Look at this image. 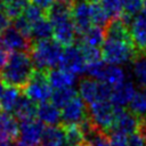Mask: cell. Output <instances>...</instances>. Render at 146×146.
<instances>
[{"label": "cell", "instance_id": "obj_18", "mask_svg": "<svg viewBox=\"0 0 146 146\" xmlns=\"http://www.w3.org/2000/svg\"><path fill=\"white\" fill-rule=\"evenodd\" d=\"M47 80L52 89L73 87L75 83V74L64 70V68H50L47 71Z\"/></svg>", "mask_w": 146, "mask_h": 146}, {"label": "cell", "instance_id": "obj_48", "mask_svg": "<svg viewBox=\"0 0 146 146\" xmlns=\"http://www.w3.org/2000/svg\"><path fill=\"white\" fill-rule=\"evenodd\" d=\"M88 1H94V0H88Z\"/></svg>", "mask_w": 146, "mask_h": 146}, {"label": "cell", "instance_id": "obj_5", "mask_svg": "<svg viewBox=\"0 0 146 146\" xmlns=\"http://www.w3.org/2000/svg\"><path fill=\"white\" fill-rule=\"evenodd\" d=\"M115 111L116 107L110 100H96L89 104L88 117L96 128L107 132L113 123Z\"/></svg>", "mask_w": 146, "mask_h": 146}, {"label": "cell", "instance_id": "obj_33", "mask_svg": "<svg viewBox=\"0 0 146 146\" xmlns=\"http://www.w3.org/2000/svg\"><path fill=\"white\" fill-rule=\"evenodd\" d=\"M80 50L82 52V56L87 64L94 63L102 60V50L99 47H94V46H88V44H82L80 46Z\"/></svg>", "mask_w": 146, "mask_h": 146}, {"label": "cell", "instance_id": "obj_21", "mask_svg": "<svg viewBox=\"0 0 146 146\" xmlns=\"http://www.w3.org/2000/svg\"><path fill=\"white\" fill-rule=\"evenodd\" d=\"M36 103L31 100L27 96L21 95L16 102V105L13 108L14 115L17 120H26L36 116Z\"/></svg>", "mask_w": 146, "mask_h": 146}, {"label": "cell", "instance_id": "obj_19", "mask_svg": "<svg viewBox=\"0 0 146 146\" xmlns=\"http://www.w3.org/2000/svg\"><path fill=\"white\" fill-rule=\"evenodd\" d=\"M36 117L47 125H55L62 121V113L55 104L43 102L36 106Z\"/></svg>", "mask_w": 146, "mask_h": 146}, {"label": "cell", "instance_id": "obj_1", "mask_svg": "<svg viewBox=\"0 0 146 146\" xmlns=\"http://www.w3.org/2000/svg\"><path fill=\"white\" fill-rule=\"evenodd\" d=\"M34 70L31 55L27 51H11L0 70V76L5 84L23 89L32 78Z\"/></svg>", "mask_w": 146, "mask_h": 146}, {"label": "cell", "instance_id": "obj_16", "mask_svg": "<svg viewBox=\"0 0 146 146\" xmlns=\"http://www.w3.org/2000/svg\"><path fill=\"white\" fill-rule=\"evenodd\" d=\"M18 136V121L10 112H0V143H11Z\"/></svg>", "mask_w": 146, "mask_h": 146}, {"label": "cell", "instance_id": "obj_26", "mask_svg": "<svg viewBox=\"0 0 146 146\" xmlns=\"http://www.w3.org/2000/svg\"><path fill=\"white\" fill-rule=\"evenodd\" d=\"M29 3L30 0H1L0 7L7 13V15L11 19H15L19 15H22Z\"/></svg>", "mask_w": 146, "mask_h": 146}, {"label": "cell", "instance_id": "obj_3", "mask_svg": "<svg viewBox=\"0 0 146 146\" xmlns=\"http://www.w3.org/2000/svg\"><path fill=\"white\" fill-rule=\"evenodd\" d=\"M102 59L105 63L121 65L133 60L138 55L131 41L105 39L102 44Z\"/></svg>", "mask_w": 146, "mask_h": 146}, {"label": "cell", "instance_id": "obj_24", "mask_svg": "<svg viewBox=\"0 0 146 146\" xmlns=\"http://www.w3.org/2000/svg\"><path fill=\"white\" fill-rule=\"evenodd\" d=\"M75 96H76V90L73 87H65V88L55 89L51 92L50 99L52 104H55L58 108H62Z\"/></svg>", "mask_w": 146, "mask_h": 146}, {"label": "cell", "instance_id": "obj_37", "mask_svg": "<svg viewBox=\"0 0 146 146\" xmlns=\"http://www.w3.org/2000/svg\"><path fill=\"white\" fill-rule=\"evenodd\" d=\"M108 141L110 146H129L128 145V135L119 131H108Z\"/></svg>", "mask_w": 146, "mask_h": 146}, {"label": "cell", "instance_id": "obj_47", "mask_svg": "<svg viewBox=\"0 0 146 146\" xmlns=\"http://www.w3.org/2000/svg\"><path fill=\"white\" fill-rule=\"evenodd\" d=\"M1 108H2V107H1V103H0V112H1Z\"/></svg>", "mask_w": 146, "mask_h": 146}, {"label": "cell", "instance_id": "obj_49", "mask_svg": "<svg viewBox=\"0 0 146 146\" xmlns=\"http://www.w3.org/2000/svg\"><path fill=\"white\" fill-rule=\"evenodd\" d=\"M0 2H1V0H0Z\"/></svg>", "mask_w": 146, "mask_h": 146}, {"label": "cell", "instance_id": "obj_2", "mask_svg": "<svg viewBox=\"0 0 146 146\" xmlns=\"http://www.w3.org/2000/svg\"><path fill=\"white\" fill-rule=\"evenodd\" d=\"M63 46L55 39H46L32 43L30 55L35 70L48 71L59 65L63 55Z\"/></svg>", "mask_w": 146, "mask_h": 146}, {"label": "cell", "instance_id": "obj_32", "mask_svg": "<svg viewBox=\"0 0 146 146\" xmlns=\"http://www.w3.org/2000/svg\"><path fill=\"white\" fill-rule=\"evenodd\" d=\"M105 11L107 13L108 17L112 18H119L123 14V7L121 0H98Z\"/></svg>", "mask_w": 146, "mask_h": 146}, {"label": "cell", "instance_id": "obj_6", "mask_svg": "<svg viewBox=\"0 0 146 146\" xmlns=\"http://www.w3.org/2000/svg\"><path fill=\"white\" fill-rule=\"evenodd\" d=\"M111 91L112 86L92 78L82 79L79 83V94L86 104H91L96 100H110Z\"/></svg>", "mask_w": 146, "mask_h": 146}, {"label": "cell", "instance_id": "obj_45", "mask_svg": "<svg viewBox=\"0 0 146 146\" xmlns=\"http://www.w3.org/2000/svg\"><path fill=\"white\" fill-rule=\"evenodd\" d=\"M0 146H10V143H0Z\"/></svg>", "mask_w": 146, "mask_h": 146}, {"label": "cell", "instance_id": "obj_10", "mask_svg": "<svg viewBox=\"0 0 146 146\" xmlns=\"http://www.w3.org/2000/svg\"><path fill=\"white\" fill-rule=\"evenodd\" d=\"M62 108V122L64 125L80 124L88 117V108L86 107V103L79 96H75Z\"/></svg>", "mask_w": 146, "mask_h": 146}, {"label": "cell", "instance_id": "obj_9", "mask_svg": "<svg viewBox=\"0 0 146 146\" xmlns=\"http://www.w3.org/2000/svg\"><path fill=\"white\" fill-rule=\"evenodd\" d=\"M129 31L137 54L146 55V8L133 17Z\"/></svg>", "mask_w": 146, "mask_h": 146}, {"label": "cell", "instance_id": "obj_39", "mask_svg": "<svg viewBox=\"0 0 146 146\" xmlns=\"http://www.w3.org/2000/svg\"><path fill=\"white\" fill-rule=\"evenodd\" d=\"M10 22H11V18L0 7V32H2L3 30H6L7 27H9L10 26Z\"/></svg>", "mask_w": 146, "mask_h": 146}, {"label": "cell", "instance_id": "obj_36", "mask_svg": "<svg viewBox=\"0 0 146 146\" xmlns=\"http://www.w3.org/2000/svg\"><path fill=\"white\" fill-rule=\"evenodd\" d=\"M13 21H14V27L16 30H18L25 36L30 38V33H31V29H32V23L23 14L19 15L18 17H16Z\"/></svg>", "mask_w": 146, "mask_h": 146}, {"label": "cell", "instance_id": "obj_23", "mask_svg": "<svg viewBox=\"0 0 146 146\" xmlns=\"http://www.w3.org/2000/svg\"><path fill=\"white\" fill-rule=\"evenodd\" d=\"M80 35L82 44L99 47L105 40V29L99 25H90Z\"/></svg>", "mask_w": 146, "mask_h": 146}, {"label": "cell", "instance_id": "obj_44", "mask_svg": "<svg viewBox=\"0 0 146 146\" xmlns=\"http://www.w3.org/2000/svg\"><path fill=\"white\" fill-rule=\"evenodd\" d=\"M75 146H89V145H88V143L83 141V143H81V144H78V145H75Z\"/></svg>", "mask_w": 146, "mask_h": 146}, {"label": "cell", "instance_id": "obj_12", "mask_svg": "<svg viewBox=\"0 0 146 146\" xmlns=\"http://www.w3.org/2000/svg\"><path fill=\"white\" fill-rule=\"evenodd\" d=\"M43 129V123L35 117L22 120L18 123V135L21 140L32 146H39Z\"/></svg>", "mask_w": 146, "mask_h": 146}, {"label": "cell", "instance_id": "obj_41", "mask_svg": "<svg viewBox=\"0 0 146 146\" xmlns=\"http://www.w3.org/2000/svg\"><path fill=\"white\" fill-rule=\"evenodd\" d=\"M8 56H9V54H8V50L5 48V46L0 42V70L2 68V66L6 64V62H7V59H8Z\"/></svg>", "mask_w": 146, "mask_h": 146}, {"label": "cell", "instance_id": "obj_20", "mask_svg": "<svg viewBox=\"0 0 146 146\" xmlns=\"http://www.w3.org/2000/svg\"><path fill=\"white\" fill-rule=\"evenodd\" d=\"M104 29H105V39L107 38V39L131 41L129 26L122 21L121 17L110 19V22Z\"/></svg>", "mask_w": 146, "mask_h": 146}, {"label": "cell", "instance_id": "obj_30", "mask_svg": "<svg viewBox=\"0 0 146 146\" xmlns=\"http://www.w3.org/2000/svg\"><path fill=\"white\" fill-rule=\"evenodd\" d=\"M64 128H65V133H66L67 146H75L78 144H81V143L86 141L83 132H82L81 128L79 127V124L64 125Z\"/></svg>", "mask_w": 146, "mask_h": 146}, {"label": "cell", "instance_id": "obj_8", "mask_svg": "<svg viewBox=\"0 0 146 146\" xmlns=\"http://www.w3.org/2000/svg\"><path fill=\"white\" fill-rule=\"evenodd\" d=\"M140 116L136 115L130 110H124L123 107H116L115 116L112 125L107 131H119L125 135H130L139 129Z\"/></svg>", "mask_w": 146, "mask_h": 146}, {"label": "cell", "instance_id": "obj_4", "mask_svg": "<svg viewBox=\"0 0 146 146\" xmlns=\"http://www.w3.org/2000/svg\"><path fill=\"white\" fill-rule=\"evenodd\" d=\"M24 95L34 103H43L50 99L52 88L47 80V71L34 70L30 81L23 88Z\"/></svg>", "mask_w": 146, "mask_h": 146}, {"label": "cell", "instance_id": "obj_28", "mask_svg": "<svg viewBox=\"0 0 146 146\" xmlns=\"http://www.w3.org/2000/svg\"><path fill=\"white\" fill-rule=\"evenodd\" d=\"M133 74L138 83L146 89V55H137L133 58Z\"/></svg>", "mask_w": 146, "mask_h": 146}, {"label": "cell", "instance_id": "obj_34", "mask_svg": "<svg viewBox=\"0 0 146 146\" xmlns=\"http://www.w3.org/2000/svg\"><path fill=\"white\" fill-rule=\"evenodd\" d=\"M123 7V14L129 17H135L138 13L141 11L143 0H121Z\"/></svg>", "mask_w": 146, "mask_h": 146}, {"label": "cell", "instance_id": "obj_27", "mask_svg": "<svg viewBox=\"0 0 146 146\" xmlns=\"http://www.w3.org/2000/svg\"><path fill=\"white\" fill-rule=\"evenodd\" d=\"M90 14H91V23L94 25H99L105 27L111 19L98 0L90 1Z\"/></svg>", "mask_w": 146, "mask_h": 146}, {"label": "cell", "instance_id": "obj_13", "mask_svg": "<svg viewBox=\"0 0 146 146\" xmlns=\"http://www.w3.org/2000/svg\"><path fill=\"white\" fill-rule=\"evenodd\" d=\"M72 21L75 25L78 34L86 31L91 23L90 1L88 0H73L72 2Z\"/></svg>", "mask_w": 146, "mask_h": 146}, {"label": "cell", "instance_id": "obj_7", "mask_svg": "<svg viewBox=\"0 0 146 146\" xmlns=\"http://www.w3.org/2000/svg\"><path fill=\"white\" fill-rule=\"evenodd\" d=\"M59 66L75 75H80L86 73L87 62L84 60L80 47L70 44L63 50L62 59L59 62Z\"/></svg>", "mask_w": 146, "mask_h": 146}, {"label": "cell", "instance_id": "obj_40", "mask_svg": "<svg viewBox=\"0 0 146 146\" xmlns=\"http://www.w3.org/2000/svg\"><path fill=\"white\" fill-rule=\"evenodd\" d=\"M30 1H32V3L36 5V6L40 7L42 10H44V14H46L47 9L52 5V2H54L55 0H30Z\"/></svg>", "mask_w": 146, "mask_h": 146}, {"label": "cell", "instance_id": "obj_31", "mask_svg": "<svg viewBox=\"0 0 146 146\" xmlns=\"http://www.w3.org/2000/svg\"><path fill=\"white\" fill-rule=\"evenodd\" d=\"M86 143H88L89 146H110L107 132L98 128H95L86 137Z\"/></svg>", "mask_w": 146, "mask_h": 146}, {"label": "cell", "instance_id": "obj_35", "mask_svg": "<svg viewBox=\"0 0 146 146\" xmlns=\"http://www.w3.org/2000/svg\"><path fill=\"white\" fill-rule=\"evenodd\" d=\"M22 14H23L32 24H33L34 22H36L38 19L42 18V17L46 15V14H44V10H42L40 7H38V6L34 5V3H29Z\"/></svg>", "mask_w": 146, "mask_h": 146}, {"label": "cell", "instance_id": "obj_25", "mask_svg": "<svg viewBox=\"0 0 146 146\" xmlns=\"http://www.w3.org/2000/svg\"><path fill=\"white\" fill-rule=\"evenodd\" d=\"M21 92H19V88L17 87H13V86H8L5 87L2 94L0 95V103H1V107L6 111V112H11L14 106L16 105L17 99L19 98Z\"/></svg>", "mask_w": 146, "mask_h": 146}, {"label": "cell", "instance_id": "obj_46", "mask_svg": "<svg viewBox=\"0 0 146 146\" xmlns=\"http://www.w3.org/2000/svg\"><path fill=\"white\" fill-rule=\"evenodd\" d=\"M143 5H144V8H146V0H143Z\"/></svg>", "mask_w": 146, "mask_h": 146}, {"label": "cell", "instance_id": "obj_43", "mask_svg": "<svg viewBox=\"0 0 146 146\" xmlns=\"http://www.w3.org/2000/svg\"><path fill=\"white\" fill-rule=\"evenodd\" d=\"M3 89H5V82L2 81V79H1V76H0V95L2 94Z\"/></svg>", "mask_w": 146, "mask_h": 146}, {"label": "cell", "instance_id": "obj_14", "mask_svg": "<svg viewBox=\"0 0 146 146\" xmlns=\"http://www.w3.org/2000/svg\"><path fill=\"white\" fill-rule=\"evenodd\" d=\"M52 29H54V32H52L54 39L57 42H59L62 46L73 44L74 41L76 40L78 31L72 21V17L54 24Z\"/></svg>", "mask_w": 146, "mask_h": 146}, {"label": "cell", "instance_id": "obj_11", "mask_svg": "<svg viewBox=\"0 0 146 146\" xmlns=\"http://www.w3.org/2000/svg\"><path fill=\"white\" fill-rule=\"evenodd\" d=\"M0 42L8 51H30L32 41L22 34L14 26H9L0 32Z\"/></svg>", "mask_w": 146, "mask_h": 146}, {"label": "cell", "instance_id": "obj_42", "mask_svg": "<svg viewBox=\"0 0 146 146\" xmlns=\"http://www.w3.org/2000/svg\"><path fill=\"white\" fill-rule=\"evenodd\" d=\"M10 146H32V145H30V144H27L23 140H16L15 139L14 141L10 143Z\"/></svg>", "mask_w": 146, "mask_h": 146}, {"label": "cell", "instance_id": "obj_22", "mask_svg": "<svg viewBox=\"0 0 146 146\" xmlns=\"http://www.w3.org/2000/svg\"><path fill=\"white\" fill-rule=\"evenodd\" d=\"M52 32H54L52 24L46 16H43L42 18L38 19L36 22L32 24L30 39L31 41H34V42L40 41V40L50 39L52 36Z\"/></svg>", "mask_w": 146, "mask_h": 146}, {"label": "cell", "instance_id": "obj_15", "mask_svg": "<svg viewBox=\"0 0 146 146\" xmlns=\"http://www.w3.org/2000/svg\"><path fill=\"white\" fill-rule=\"evenodd\" d=\"M135 94H136V88L133 83L124 80L123 82L112 87L110 102L115 107H124L129 105Z\"/></svg>", "mask_w": 146, "mask_h": 146}, {"label": "cell", "instance_id": "obj_29", "mask_svg": "<svg viewBox=\"0 0 146 146\" xmlns=\"http://www.w3.org/2000/svg\"><path fill=\"white\" fill-rule=\"evenodd\" d=\"M130 111L138 116H146V90L136 91L131 102L129 103Z\"/></svg>", "mask_w": 146, "mask_h": 146}, {"label": "cell", "instance_id": "obj_38", "mask_svg": "<svg viewBox=\"0 0 146 146\" xmlns=\"http://www.w3.org/2000/svg\"><path fill=\"white\" fill-rule=\"evenodd\" d=\"M128 145L129 146H146V136L140 130H137L128 135Z\"/></svg>", "mask_w": 146, "mask_h": 146}, {"label": "cell", "instance_id": "obj_17", "mask_svg": "<svg viewBox=\"0 0 146 146\" xmlns=\"http://www.w3.org/2000/svg\"><path fill=\"white\" fill-rule=\"evenodd\" d=\"M39 146H67L64 125H47L43 129Z\"/></svg>", "mask_w": 146, "mask_h": 146}]
</instances>
